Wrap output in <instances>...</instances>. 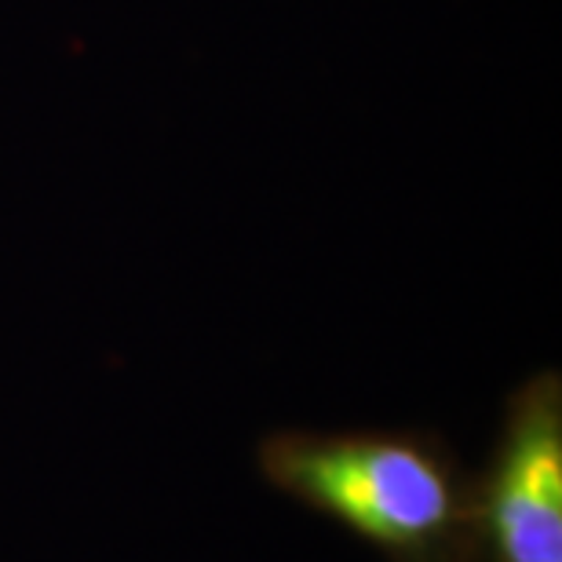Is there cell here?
<instances>
[{
    "label": "cell",
    "mask_w": 562,
    "mask_h": 562,
    "mask_svg": "<svg viewBox=\"0 0 562 562\" xmlns=\"http://www.w3.org/2000/svg\"><path fill=\"white\" fill-rule=\"evenodd\" d=\"M263 479L387 562H475V479L431 431H289L256 449Z\"/></svg>",
    "instance_id": "cell-1"
},
{
    "label": "cell",
    "mask_w": 562,
    "mask_h": 562,
    "mask_svg": "<svg viewBox=\"0 0 562 562\" xmlns=\"http://www.w3.org/2000/svg\"><path fill=\"white\" fill-rule=\"evenodd\" d=\"M475 562H562V384L512 391L486 479L475 482Z\"/></svg>",
    "instance_id": "cell-2"
}]
</instances>
